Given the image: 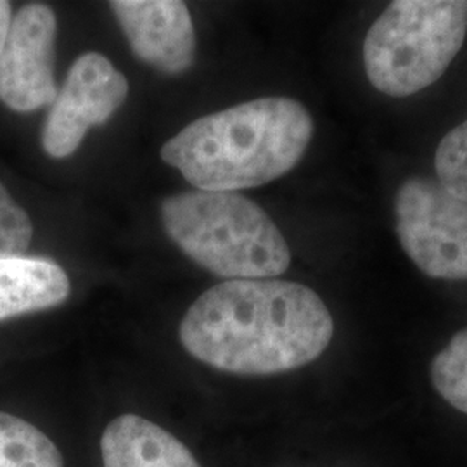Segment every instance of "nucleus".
I'll return each mask as SVG.
<instances>
[{"mask_svg": "<svg viewBox=\"0 0 467 467\" xmlns=\"http://www.w3.org/2000/svg\"><path fill=\"white\" fill-rule=\"evenodd\" d=\"M11 21H13V5H11V2L0 0V54H2L5 38H7Z\"/></svg>", "mask_w": 467, "mask_h": 467, "instance_id": "15", "label": "nucleus"}, {"mask_svg": "<svg viewBox=\"0 0 467 467\" xmlns=\"http://www.w3.org/2000/svg\"><path fill=\"white\" fill-rule=\"evenodd\" d=\"M401 250L431 279L467 281V202L433 179L410 177L395 196Z\"/></svg>", "mask_w": 467, "mask_h": 467, "instance_id": "5", "label": "nucleus"}, {"mask_svg": "<svg viewBox=\"0 0 467 467\" xmlns=\"http://www.w3.org/2000/svg\"><path fill=\"white\" fill-rule=\"evenodd\" d=\"M129 96L121 71L99 52H85L67 71L42 129V148L63 160L80 148L90 127L102 125Z\"/></svg>", "mask_w": 467, "mask_h": 467, "instance_id": "6", "label": "nucleus"}, {"mask_svg": "<svg viewBox=\"0 0 467 467\" xmlns=\"http://www.w3.org/2000/svg\"><path fill=\"white\" fill-rule=\"evenodd\" d=\"M312 137L314 119L301 102L262 98L198 118L168 140L161 160L198 191L235 192L291 171Z\"/></svg>", "mask_w": 467, "mask_h": 467, "instance_id": "2", "label": "nucleus"}, {"mask_svg": "<svg viewBox=\"0 0 467 467\" xmlns=\"http://www.w3.org/2000/svg\"><path fill=\"white\" fill-rule=\"evenodd\" d=\"M333 334V316L314 289L277 279L213 285L181 324V341L194 358L239 376L303 368L326 351Z\"/></svg>", "mask_w": 467, "mask_h": 467, "instance_id": "1", "label": "nucleus"}, {"mask_svg": "<svg viewBox=\"0 0 467 467\" xmlns=\"http://www.w3.org/2000/svg\"><path fill=\"white\" fill-rule=\"evenodd\" d=\"M438 182L467 202V119L445 135L434 152Z\"/></svg>", "mask_w": 467, "mask_h": 467, "instance_id": "13", "label": "nucleus"}, {"mask_svg": "<svg viewBox=\"0 0 467 467\" xmlns=\"http://www.w3.org/2000/svg\"><path fill=\"white\" fill-rule=\"evenodd\" d=\"M34 223L0 182V256H23L30 248Z\"/></svg>", "mask_w": 467, "mask_h": 467, "instance_id": "14", "label": "nucleus"}, {"mask_svg": "<svg viewBox=\"0 0 467 467\" xmlns=\"http://www.w3.org/2000/svg\"><path fill=\"white\" fill-rule=\"evenodd\" d=\"M466 35V0H395L364 40L368 82L389 98L414 96L445 75Z\"/></svg>", "mask_w": 467, "mask_h": 467, "instance_id": "4", "label": "nucleus"}, {"mask_svg": "<svg viewBox=\"0 0 467 467\" xmlns=\"http://www.w3.org/2000/svg\"><path fill=\"white\" fill-rule=\"evenodd\" d=\"M109 5L140 61L167 75H181L192 67L196 32L184 2L115 0Z\"/></svg>", "mask_w": 467, "mask_h": 467, "instance_id": "8", "label": "nucleus"}, {"mask_svg": "<svg viewBox=\"0 0 467 467\" xmlns=\"http://www.w3.org/2000/svg\"><path fill=\"white\" fill-rule=\"evenodd\" d=\"M170 239L198 265L229 281L274 279L291 251L267 212L239 192L189 191L161 202Z\"/></svg>", "mask_w": 467, "mask_h": 467, "instance_id": "3", "label": "nucleus"}, {"mask_svg": "<svg viewBox=\"0 0 467 467\" xmlns=\"http://www.w3.org/2000/svg\"><path fill=\"white\" fill-rule=\"evenodd\" d=\"M56 34L57 19L46 4H26L13 16L0 54V100L9 109L30 113L57 98Z\"/></svg>", "mask_w": 467, "mask_h": 467, "instance_id": "7", "label": "nucleus"}, {"mask_svg": "<svg viewBox=\"0 0 467 467\" xmlns=\"http://www.w3.org/2000/svg\"><path fill=\"white\" fill-rule=\"evenodd\" d=\"M65 268L40 256H0V320L54 308L67 300Z\"/></svg>", "mask_w": 467, "mask_h": 467, "instance_id": "10", "label": "nucleus"}, {"mask_svg": "<svg viewBox=\"0 0 467 467\" xmlns=\"http://www.w3.org/2000/svg\"><path fill=\"white\" fill-rule=\"evenodd\" d=\"M0 467H65V461L35 424L0 412Z\"/></svg>", "mask_w": 467, "mask_h": 467, "instance_id": "11", "label": "nucleus"}, {"mask_svg": "<svg viewBox=\"0 0 467 467\" xmlns=\"http://www.w3.org/2000/svg\"><path fill=\"white\" fill-rule=\"evenodd\" d=\"M100 455L104 467H201L179 438L134 414H123L106 426Z\"/></svg>", "mask_w": 467, "mask_h": 467, "instance_id": "9", "label": "nucleus"}, {"mask_svg": "<svg viewBox=\"0 0 467 467\" xmlns=\"http://www.w3.org/2000/svg\"><path fill=\"white\" fill-rule=\"evenodd\" d=\"M431 383L443 400L467 414V327L436 353L431 362Z\"/></svg>", "mask_w": 467, "mask_h": 467, "instance_id": "12", "label": "nucleus"}]
</instances>
